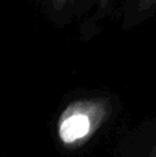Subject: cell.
<instances>
[{"label": "cell", "mask_w": 156, "mask_h": 157, "mask_svg": "<svg viewBox=\"0 0 156 157\" xmlns=\"http://www.w3.org/2000/svg\"><path fill=\"white\" fill-rule=\"evenodd\" d=\"M58 2H64V0H58Z\"/></svg>", "instance_id": "cell-2"}, {"label": "cell", "mask_w": 156, "mask_h": 157, "mask_svg": "<svg viewBox=\"0 0 156 157\" xmlns=\"http://www.w3.org/2000/svg\"><path fill=\"white\" fill-rule=\"evenodd\" d=\"M80 108L77 109V106H72L68 112H65L62 120H61L58 134L64 144H75V142L86 138L93 130L91 114L88 113V110Z\"/></svg>", "instance_id": "cell-1"}]
</instances>
